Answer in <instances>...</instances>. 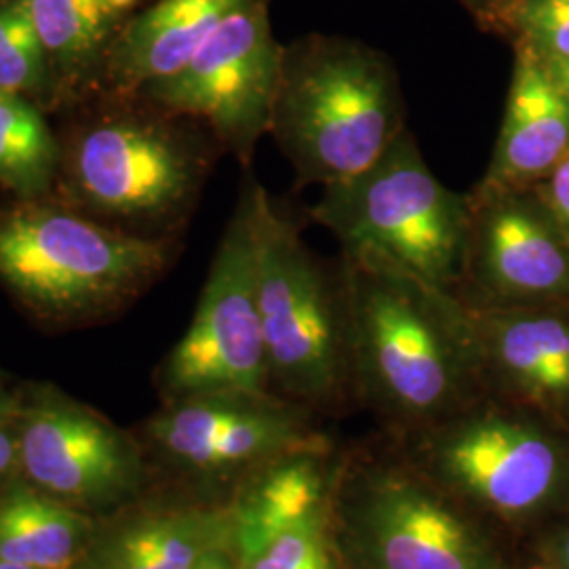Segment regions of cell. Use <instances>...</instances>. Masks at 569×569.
<instances>
[{
    "mask_svg": "<svg viewBox=\"0 0 569 569\" xmlns=\"http://www.w3.org/2000/svg\"><path fill=\"white\" fill-rule=\"evenodd\" d=\"M352 382L388 416L435 427L472 406L481 369L465 300L371 251H345Z\"/></svg>",
    "mask_w": 569,
    "mask_h": 569,
    "instance_id": "cell-1",
    "label": "cell"
},
{
    "mask_svg": "<svg viewBox=\"0 0 569 569\" xmlns=\"http://www.w3.org/2000/svg\"><path fill=\"white\" fill-rule=\"evenodd\" d=\"M406 129L403 91L387 56L331 37L284 49L270 133L298 182L323 188L348 180Z\"/></svg>",
    "mask_w": 569,
    "mask_h": 569,
    "instance_id": "cell-2",
    "label": "cell"
},
{
    "mask_svg": "<svg viewBox=\"0 0 569 569\" xmlns=\"http://www.w3.org/2000/svg\"><path fill=\"white\" fill-rule=\"evenodd\" d=\"M249 192L268 378L302 406H331L352 382L340 266L327 270L260 183Z\"/></svg>",
    "mask_w": 569,
    "mask_h": 569,
    "instance_id": "cell-3",
    "label": "cell"
},
{
    "mask_svg": "<svg viewBox=\"0 0 569 569\" xmlns=\"http://www.w3.org/2000/svg\"><path fill=\"white\" fill-rule=\"evenodd\" d=\"M310 218L345 251H371L458 291L470 228V199L439 182L406 129L366 171L323 186Z\"/></svg>",
    "mask_w": 569,
    "mask_h": 569,
    "instance_id": "cell-4",
    "label": "cell"
},
{
    "mask_svg": "<svg viewBox=\"0 0 569 569\" xmlns=\"http://www.w3.org/2000/svg\"><path fill=\"white\" fill-rule=\"evenodd\" d=\"M329 523L348 569H507L458 500L406 468L350 470L331 491Z\"/></svg>",
    "mask_w": 569,
    "mask_h": 569,
    "instance_id": "cell-5",
    "label": "cell"
},
{
    "mask_svg": "<svg viewBox=\"0 0 569 569\" xmlns=\"http://www.w3.org/2000/svg\"><path fill=\"white\" fill-rule=\"evenodd\" d=\"M428 479L505 523H528L569 496V443L526 409L468 406L430 427Z\"/></svg>",
    "mask_w": 569,
    "mask_h": 569,
    "instance_id": "cell-6",
    "label": "cell"
},
{
    "mask_svg": "<svg viewBox=\"0 0 569 569\" xmlns=\"http://www.w3.org/2000/svg\"><path fill=\"white\" fill-rule=\"evenodd\" d=\"M167 262L163 241L112 232L53 207H26L0 220V281L47 312L112 302Z\"/></svg>",
    "mask_w": 569,
    "mask_h": 569,
    "instance_id": "cell-7",
    "label": "cell"
},
{
    "mask_svg": "<svg viewBox=\"0 0 569 569\" xmlns=\"http://www.w3.org/2000/svg\"><path fill=\"white\" fill-rule=\"evenodd\" d=\"M283 51L264 2L247 0L178 72L146 89L171 114L207 122L228 150L249 163L270 131Z\"/></svg>",
    "mask_w": 569,
    "mask_h": 569,
    "instance_id": "cell-8",
    "label": "cell"
},
{
    "mask_svg": "<svg viewBox=\"0 0 569 569\" xmlns=\"http://www.w3.org/2000/svg\"><path fill=\"white\" fill-rule=\"evenodd\" d=\"M163 380L178 399L262 395L270 382L256 296L249 186L218 247L194 319L164 363Z\"/></svg>",
    "mask_w": 569,
    "mask_h": 569,
    "instance_id": "cell-9",
    "label": "cell"
},
{
    "mask_svg": "<svg viewBox=\"0 0 569 569\" xmlns=\"http://www.w3.org/2000/svg\"><path fill=\"white\" fill-rule=\"evenodd\" d=\"M458 296L475 306L569 305V243L536 188L470 194Z\"/></svg>",
    "mask_w": 569,
    "mask_h": 569,
    "instance_id": "cell-10",
    "label": "cell"
},
{
    "mask_svg": "<svg viewBox=\"0 0 569 569\" xmlns=\"http://www.w3.org/2000/svg\"><path fill=\"white\" fill-rule=\"evenodd\" d=\"M84 197L121 216L164 218L182 211L203 178V159L171 129L150 122H106L74 154Z\"/></svg>",
    "mask_w": 569,
    "mask_h": 569,
    "instance_id": "cell-11",
    "label": "cell"
},
{
    "mask_svg": "<svg viewBox=\"0 0 569 569\" xmlns=\"http://www.w3.org/2000/svg\"><path fill=\"white\" fill-rule=\"evenodd\" d=\"M152 437L188 467L226 470L305 449H323L305 411L262 395L220 392L183 397L152 422Z\"/></svg>",
    "mask_w": 569,
    "mask_h": 569,
    "instance_id": "cell-12",
    "label": "cell"
},
{
    "mask_svg": "<svg viewBox=\"0 0 569 569\" xmlns=\"http://www.w3.org/2000/svg\"><path fill=\"white\" fill-rule=\"evenodd\" d=\"M467 308L481 385L540 418L568 420L569 305Z\"/></svg>",
    "mask_w": 569,
    "mask_h": 569,
    "instance_id": "cell-13",
    "label": "cell"
},
{
    "mask_svg": "<svg viewBox=\"0 0 569 569\" xmlns=\"http://www.w3.org/2000/svg\"><path fill=\"white\" fill-rule=\"evenodd\" d=\"M20 453L26 472L63 498L98 500L133 483V458L117 432L77 407L34 411L21 430Z\"/></svg>",
    "mask_w": 569,
    "mask_h": 569,
    "instance_id": "cell-14",
    "label": "cell"
},
{
    "mask_svg": "<svg viewBox=\"0 0 569 569\" xmlns=\"http://www.w3.org/2000/svg\"><path fill=\"white\" fill-rule=\"evenodd\" d=\"M569 157V100L542 61L517 47L509 98L481 188H536Z\"/></svg>",
    "mask_w": 569,
    "mask_h": 569,
    "instance_id": "cell-15",
    "label": "cell"
},
{
    "mask_svg": "<svg viewBox=\"0 0 569 569\" xmlns=\"http://www.w3.org/2000/svg\"><path fill=\"white\" fill-rule=\"evenodd\" d=\"M228 550H234V510H173L112 533L91 569H199Z\"/></svg>",
    "mask_w": 569,
    "mask_h": 569,
    "instance_id": "cell-16",
    "label": "cell"
},
{
    "mask_svg": "<svg viewBox=\"0 0 569 569\" xmlns=\"http://www.w3.org/2000/svg\"><path fill=\"white\" fill-rule=\"evenodd\" d=\"M247 0H161L129 26L121 42V77L148 87L178 72L222 21Z\"/></svg>",
    "mask_w": 569,
    "mask_h": 569,
    "instance_id": "cell-17",
    "label": "cell"
},
{
    "mask_svg": "<svg viewBox=\"0 0 569 569\" xmlns=\"http://www.w3.org/2000/svg\"><path fill=\"white\" fill-rule=\"evenodd\" d=\"M333 486L323 449H305L277 458L234 507V555L284 529L326 517Z\"/></svg>",
    "mask_w": 569,
    "mask_h": 569,
    "instance_id": "cell-18",
    "label": "cell"
},
{
    "mask_svg": "<svg viewBox=\"0 0 569 569\" xmlns=\"http://www.w3.org/2000/svg\"><path fill=\"white\" fill-rule=\"evenodd\" d=\"M82 536L81 515L44 496L13 489L0 498V561L30 569L66 568Z\"/></svg>",
    "mask_w": 569,
    "mask_h": 569,
    "instance_id": "cell-19",
    "label": "cell"
},
{
    "mask_svg": "<svg viewBox=\"0 0 569 569\" xmlns=\"http://www.w3.org/2000/svg\"><path fill=\"white\" fill-rule=\"evenodd\" d=\"M53 164L56 143L41 114L0 91V180L30 194L51 180Z\"/></svg>",
    "mask_w": 569,
    "mask_h": 569,
    "instance_id": "cell-20",
    "label": "cell"
},
{
    "mask_svg": "<svg viewBox=\"0 0 569 569\" xmlns=\"http://www.w3.org/2000/svg\"><path fill=\"white\" fill-rule=\"evenodd\" d=\"M49 56L63 63L89 58L103 41L110 16L100 0H28Z\"/></svg>",
    "mask_w": 569,
    "mask_h": 569,
    "instance_id": "cell-21",
    "label": "cell"
},
{
    "mask_svg": "<svg viewBox=\"0 0 569 569\" xmlns=\"http://www.w3.org/2000/svg\"><path fill=\"white\" fill-rule=\"evenodd\" d=\"M237 566L239 569H340L342 561L326 515L237 552Z\"/></svg>",
    "mask_w": 569,
    "mask_h": 569,
    "instance_id": "cell-22",
    "label": "cell"
},
{
    "mask_svg": "<svg viewBox=\"0 0 569 569\" xmlns=\"http://www.w3.org/2000/svg\"><path fill=\"white\" fill-rule=\"evenodd\" d=\"M493 23L507 26L536 60L569 61V0H509Z\"/></svg>",
    "mask_w": 569,
    "mask_h": 569,
    "instance_id": "cell-23",
    "label": "cell"
},
{
    "mask_svg": "<svg viewBox=\"0 0 569 569\" xmlns=\"http://www.w3.org/2000/svg\"><path fill=\"white\" fill-rule=\"evenodd\" d=\"M32 37H39V32L28 0H9L0 4V56Z\"/></svg>",
    "mask_w": 569,
    "mask_h": 569,
    "instance_id": "cell-24",
    "label": "cell"
},
{
    "mask_svg": "<svg viewBox=\"0 0 569 569\" xmlns=\"http://www.w3.org/2000/svg\"><path fill=\"white\" fill-rule=\"evenodd\" d=\"M536 190L569 243V157L555 167L549 178L536 186Z\"/></svg>",
    "mask_w": 569,
    "mask_h": 569,
    "instance_id": "cell-25",
    "label": "cell"
},
{
    "mask_svg": "<svg viewBox=\"0 0 569 569\" xmlns=\"http://www.w3.org/2000/svg\"><path fill=\"white\" fill-rule=\"evenodd\" d=\"M547 569H569V521L550 531L542 545Z\"/></svg>",
    "mask_w": 569,
    "mask_h": 569,
    "instance_id": "cell-26",
    "label": "cell"
},
{
    "mask_svg": "<svg viewBox=\"0 0 569 569\" xmlns=\"http://www.w3.org/2000/svg\"><path fill=\"white\" fill-rule=\"evenodd\" d=\"M460 2L467 4L468 9L479 18L493 21L509 0H460Z\"/></svg>",
    "mask_w": 569,
    "mask_h": 569,
    "instance_id": "cell-27",
    "label": "cell"
},
{
    "mask_svg": "<svg viewBox=\"0 0 569 569\" xmlns=\"http://www.w3.org/2000/svg\"><path fill=\"white\" fill-rule=\"evenodd\" d=\"M545 68L549 70L550 79L557 82V87L566 93V98L569 100V61L545 63Z\"/></svg>",
    "mask_w": 569,
    "mask_h": 569,
    "instance_id": "cell-28",
    "label": "cell"
},
{
    "mask_svg": "<svg viewBox=\"0 0 569 569\" xmlns=\"http://www.w3.org/2000/svg\"><path fill=\"white\" fill-rule=\"evenodd\" d=\"M13 456H16V446L9 439V435L0 428V475H4L9 470L13 462Z\"/></svg>",
    "mask_w": 569,
    "mask_h": 569,
    "instance_id": "cell-29",
    "label": "cell"
},
{
    "mask_svg": "<svg viewBox=\"0 0 569 569\" xmlns=\"http://www.w3.org/2000/svg\"><path fill=\"white\" fill-rule=\"evenodd\" d=\"M199 569H239V566H237V555H234V550L213 555Z\"/></svg>",
    "mask_w": 569,
    "mask_h": 569,
    "instance_id": "cell-30",
    "label": "cell"
},
{
    "mask_svg": "<svg viewBox=\"0 0 569 569\" xmlns=\"http://www.w3.org/2000/svg\"><path fill=\"white\" fill-rule=\"evenodd\" d=\"M100 2H102L103 9L108 11V16L114 18V16H119V13L129 11L138 0H100Z\"/></svg>",
    "mask_w": 569,
    "mask_h": 569,
    "instance_id": "cell-31",
    "label": "cell"
},
{
    "mask_svg": "<svg viewBox=\"0 0 569 569\" xmlns=\"http://www.w3.org/2000/svg\"><path fill=\"white\" fill-rule=\"evenodd\" d=\"M0 569H30L18 566V563H9V561H0Z\"/></svg>",
    "mask_w": 569,
    "mask_h": 569,
    "instance_id": "cell-32",
    "label": "cell"
},
{
    "mask_svg": "<svg viewBox=\"0 0 569 569\" xmlns=\"http://www.w3.org/2000/svg\"><path fill=\"white\" fill-rule=\"evenodd\" d=\"M7 407H9V401H7V399L0 395V416L7 411Z\"/></svg>",
    "mask_w": 569,
    "mask_h": 569,
    "instance_id": "cell-33",
    "label": "cell"
},
{
    "mask_svg": "<svg viewBox=\"0 0 569 569\" xmlns=\"http://www.w3.org/2000/svg\"><path fill=\"white\" fill-rule=\"evenodd\" d=\"M545 569H547V568H545Z\"/></svg>",
    "mask_w": 569,
    "mask_h": 569,
    "instance_id": "cell-34",
    "label": "cell"
}]
</instances>
